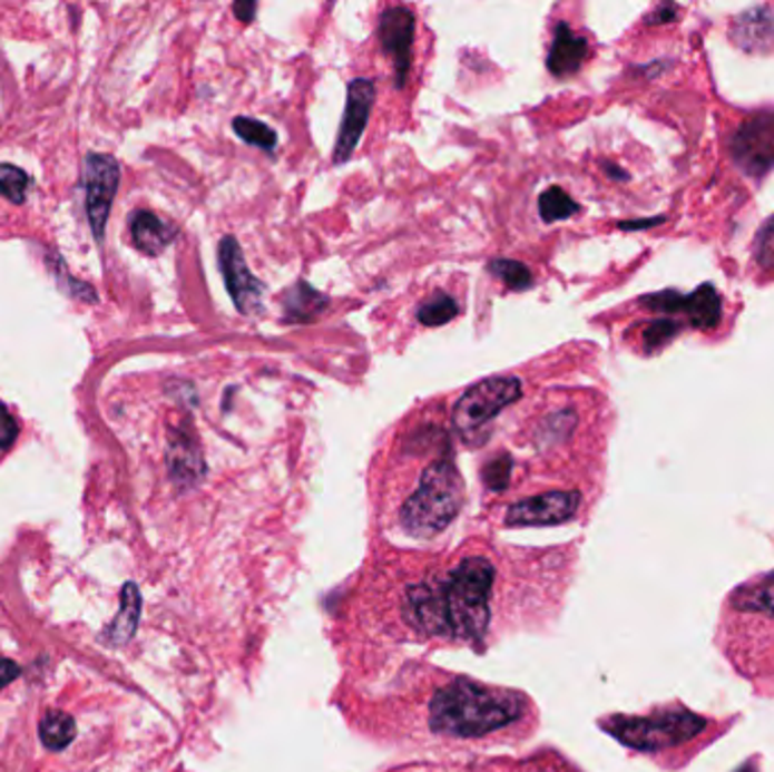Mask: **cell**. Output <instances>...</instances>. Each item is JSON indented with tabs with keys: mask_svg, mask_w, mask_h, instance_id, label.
<instances>
[{
	"mask_svg": "<svg viewBox=\"0 0 774 772\" xmlns=\"http://www.w3.org/2000/svg\"><path fill=\"white\" fill-rule=\"evenodd\" d=\"M494 567L484 557H467L440 578L405 594V620L427 637L480 642L489 623Z\"/></svg>",
	"mask_w": 774,
	"mask_h": 772,
	"instance_id": "6da1fadb",
	"label": "cell"
},
{
	"mask_svg": "<svg viewBox=\"0 0 774 772\" xmlns=\"http://www.w3.org/2000/svg\"><path fill=\"white\" fill-rule=\"evenodd\" d=\"M519 693L484 686L471 680H453L431 702V727L444 736H482L512 725L523 714Z\"/></svg>",
	"mask_w": 774,
	"mask_h": 772,
	"instance_id": "7a4b0ae2",
	"label": "cell"
},
{
	"mask_svg": "<svg viewBox=\"0 0 774 772\" xmlns=\"http://www.w3.org/2000/svg\"><path fill=\"white\" fill-rule=\"evenodd\" d=\"M464 485L451 458L431 462L401 508V526L412 537H433L458 517Z\"/></svg>",
	"mask_w": 774,
	"mask_h": 772,
	"instance_id": "3957f363",
	"label": "cell"
},
{
	"mask_svg": "<svg viewBox=\"0 0 774 772\" xmlns=\"http://www.w3.org/2000/svg\"><path fill=\"white\" fill-rule=\"evenodd\" d=\"M523 385L515 377H491L471 385L453 408V427L462 442L478 447L489 438V424L519 401Z\"/></svg>",
	"mask_w": 774,
	"mask_h": 772,
	"instance_id": "277c9868",
	"label": "cell"
},
{
	"mask_svg": "<svg viewBox=\"0 0 774 772\" xmlns=\"http://www.w3.org/2000/svg\"><path fill=\"white\" fill-rule=\"evenodd\" d=\"M602 727L616 736L623 745L641 752H657L666 747H677L707 727L693 712H664L648 719H611Z\"/></svg>",
	"mask_w": 774,
	"mask_h": 772,
	"instance_id": "5b68a950",
	"label": "cell"
},
{
	"mask_svg": "<svg viewBox=\"0 0 774 772\" xmlns=\"http://www.w3.org/2000/svg\"><path fill=\"white\" fill-rule=\"evenodd\" d=\"M732 155L749 177L774 168V111H758L736 129Z\"/></svg>",
	"mask_w": 774,
	"mask_h": 772,
	"instance_id": "8992f818",
	"label": "cell"
},
{
	"mask_svg": "<svg viewBox=\"0 0 774 772\" xmlns=\"http://www.w3.org/2000/svg\"><path fill=\"white\" fill-rule=\"evenodd\" d=\"M120 182V166L111 155L91 153L85 164V188H87V216L96 241L105 238L111 202Z\"/></svg>",
	"mask_w": 774,
	"mask_h": 772,
	"instance_id": "52a82bcc",
	"label": "cell"
},
{
	"mask_svg": "<svg viewBox=\"0 0 774 772\" xmlns=\"http://www.w3.org/2000/svg\"><path fill=\"white\" fill-rule=\"evenodd\" d=\"M218 258H221V270L225 276V284L229 291V297L234 300L236 309L243 315H258L263 313V295L265 286L261 284V278L252 274L247 267V261L243 256V250L234 236H225L218 245Z\"/></svg>",
	"mask_w": 774,
	"mask_h": 772,
	"instance_id": "ba28073f",
	"label": "cell"
},
{
	"mask_svg": "<svg viewBox=\"0 0 774 772\" xmlns=\"http://www.w3.org/2000/svg\"><path fill=\"white\" fill-rule=\"evenodd\" d=\"M374 100H376L374 82L361 78V80H354V82L349 85L344 116H342L340 134H337L335 150H333V162L335 164H344L351 155H354L359 140L363 138L365 125L370 120Z\"/></svg>",
	"mask_w": 774,
	"mask_h": 772,
	"instance_id": "9c48e42d",
	"label": "cell"
},
{
	"mask_svg": "<svg viewBox=\"0 0 774 772\" xmlns=\"http://www.w3.org/2000/svg\"><path fill=\"white\" fill-rule=\"evenodd\" d=\"M580 508L578 491H548L510 506L508 526H557L576 517Z\"/></svg>",
	"mask_w": 774,
	"mask_h": 772,
	"instance_id": "30bf717a",
	"label": "cell"
},
{
	"mask_svg": "<svg viewBox=\"0 0 774 772\" xmlns=\"http://www.w3.org/2000/svg\"><path fill=\"white\" fill-rule=\"evenodd\" d=\"M381 43L385 55H390L396 70V87L401 89L408 80L412 66V43H414V17L405 8H390L381 17L379 26Z\"/></svg>",
	"mask_w": 774,
	"mask_h": 772,
	"instance_id": "8fae6325",
	"label": "cell"
},
{
	"mask_svg": "<svg viewBox=\"0 0 774 772\" xmlns=\"http://www.w3.org/2000/svg\"><path fill=\"white\" fill-rule=\"evenodd\" d=\"M589 52V43L585 37L576 35L567 23L555 28V39L548 52V70L555 78H569L578 74Z\"/></svg>",
	"mask_w": 774,
	"mask_h": 772,
	"instance_id": "7c38bea8",
	"label": "cell"
},
{
	"mask_svg": "<svg viewBox=\"0 0 774 772\" xmlns=\"http://www.w3.org/2000/svg\"><path fill=\"white\" fill-rule=\"evenodd\" d=\"M734 41L749 52H765L774 48V12L770 8H754L741 14L732 28Z\"/></svg>",
	"mask_w": 774,
	"mask_h": 772,
	"instance_id": "4fadbf2b",
	"label": "cell"
},
{
	"mask_svg": "<svg viewBox=\"0 0 774 772\" xmlns=\"http://www.w3.org/2000/svg\"><path fill=\"white\" fill-rule=\"evenodd\" d=\"M168 467H170L173 480L182 487H190L202 480L204 460L193 436L184 431H173L170 449H168Z\"/></svg>",
	"mask_w": 774,
	"mask_h": 772,
	"instance_id": "5bb4252c",
	"label": "cell"
},
{
	"mask_svg": "<svg viewBox=\"0 0 774 772\" xmlns=\"http://www.w3.org/2000/svg\"><path fill=\"white\" fill-rule=\"evenodd\" d=\"M129 234L136 250L157 256L175 241L177 227L164 223L159 216L150 214V211H136L129 223Z\"/></svg>",
	"mask_w": 774,
	"mask_h": 772,
	"instance_id": "9a60e30c",
	"label": "cell"
},
{
	"mask_svg": "<svg viewBox=\"0 0 774 772\" xmlns=\"http://www.w3.org/2000/svg\"><path fill=\"white\" fill-rule=\"evenodd\" d=\"M329 297L315 291L306 281H297L293 289L284 295L286 306V320L291 322H313L320 317V313L326 309Z\"/></svg>",
	"mask_w": 774,
	"mask_h": 772,
	"instance_id": "2e32d148",
	"label": "cell"
},
{
	"mask_svg": "<svg viewBox=\"0 0 774 772\" xmlns=\"http://www.w3.org/2000/svg\"><path fill=\"white\" fill-rule=\"evenodd\" d=\"M682 311L688 315L693 329H714L721 322V297L712 284L699 286L693 295L684 297Z\"/></svg>",
	"mask_w": 774,
	"mask_h": 772,
	"instance_id": "e0dca14e",
	"label": "cell"
},
{
	"mask_svg": "<svg viewBox=\"0 0 774 772\" xmlns=\"http://www.w3.org/2000/svg\"><path fill=\"white\" fill-rule=\"evenodd\" d=\"M138 614H140V596L134 583L123 587L120 594V612L114 618V623L109 625V629L105 632V639L114 646L127 644L131 639V635L136 632V623H138Z\"/></svg>",
	"mask_w": 774,
	"mask_h": 772,
	"instance_id": "ac0fdd59",
	"label": "cell"
},
{
	"mask_svg": "<svg viewBox=\"0 0 774 772\" xmlns=\"http://www.w3.org/2000/svg\"><path fill=\"white\" fill-rule=\"evenodd\" d=\"M39 736L41 743L52 750L61 752L76 739V719L68 716L66 712H46V716L39 723Z\"/></svg>",
	"mask_w": 774,
	"mask_h": 772,
	"instance_id": "d6986e66",
	"label": "cell"
},
{
	"mask_svg": "<svg viewBox=\"0 0 774 772\" xmlns=\"http://www.w3.org/2000/svg\"><path fill=\"white\" fill-rule=\"evenodd\" d=\"M580 211L578 202L559 186H550L539 195V216L543 223H559L576 216Z\"/></svg>",
	"mask_w": 774,
	"mask_h": 772,
	"instance_id": "ffe728a7",
	"label": "cell"
},
{
	"mask_svg": "<svg viewBox=\"0 0 774 772\" xmlns=\"http://www.w3.org/2000/svg\"><path fill=\"white\" fill-rule=\"evenodd\" d=\"M234 131H236L243 140H247L249 146L261 148V150H265V153H272V150L276 148V140H278L276 131H274L272 127H267L265 123L256 120V118H247V116L234 118Z\"/></svg>",
	"mask_w": 774,
	"mask_h": 772,
	"instance_id": "44dd1931",
	"label": "cell"
},
{
	"mask_svg": "<svg viewBox=\"0 0 774 772\" xmlns=\"http://www.w3.org/2000/svg\"><path fill=\"white\" fill-rule=\"evenodd\" d=\"M489 272L501 278L510 291H528L532 286V272L521 261L497 258L489 263Z\"/></svg>",
	"mask_w": 774,
	"mask_h": 772,
	"instance_id": "7402d4cb",
	"label": "cell"
},
{
	"mask_svg": "<svg viewBox=\"0 0 774 772\" xmlns=\"http://www.w3.org/2000/svg\"><path fill=\"white\" fill-rule=\"evenodd\" d=\"M460 309L455 304L453 297L438 293L435 297H431L429 302H424L417 311V320L424 326H442L447 322H451L453 317H458Z\"/></svg>",
	"mask_w": 774,
	"mask_h": 772,
	"instance_id": "603a6c76",
	"label": "cell"
},
{
	"mask_svg": "<svg viewBox=\"0 0 774 772\" xmlns=\"http://www.w3.org/2000/svg\"><path fill=\"white\" fill-rule=\"evenodd\" d=\"M28 190H30V177L26 170L10 164H0V195H6L14 204H21L26 202Z\"/></svg>",
	"mask_w": 774,
	"mask_h": 772,
	"instance_id": "cb8c5ba5",
	"label": "cell"
},
{
	"mask_svg": "<svg viewBox=\"0 0 774 772\" xmlns=\"http://www.w3.org/2000/svg\"><path fill=\"white\" fill-rule=\"evenodd\" d=\"M679 326L673 320H657L644 329V344L648 351H657L677 335Z\"/></svg>",
	"mask_w": 774,
	"mask_h": 772,
	"instance_id": "d4e9b609",
	"label": "cell"
},
{
	"mask_svg": "<svg viewBox=\"0 0 774 772\" xmlns=\"http://www.w3.org/2000/svg\"><path fill=\"white\" fill-rule=\"evenodd\" d=\"M510 473H512V458L503 453L501 458L491 460L484 467V482L489 485L491 491H503L510 485Z\"/></svg>",
	"mask_w": 774,
	"mask_h": 772,
	"instance_id": "484cf974",
	"label": "cell"
},
{
	"mask_svg": "<svg viewBox=\"0 0 774 772\" xmlns=\"http://www.w3.org/2000/svg\"><path fill=\"white\" fill-rule=\"evenodd\" d=\"M756 261L763 267H774V216L761 227L756 236Z\"/></svg>",
	"mask_w": 774,
	"mask_h": 772,
	"instance_id": "4316f807",
	"label": "cell"
},
{
	"mask_svg": "<svg viewBox=\"0 0 774 772\" xmlns=\"http://www.w3.org/2000/svg\"><path fill=\"white\" fill-rule=\"evenodd\" d=\"M19 436V424L10 410L0 403V449H10Z\"/></svg>",
	"mask_w": 774,
	"mask_h": 772,
	"instance_id": "83f0119b",
	"label": "cell"
},
{
	"mask_svg": "<svg viewBox=\"0 0 774 772\" xmlns=\"http://www.w3.org/2000/svg\"><path fill=\"white\" fill-rule=\"evenodd\" d=\"M743 605L747 609H767L774 614V585L772 587H761L756 592H749L743 598Z\"/></svg>",
	"mask_w": 774,
	"mask_h": 772,
	"instance_id": "f1b7e54d",
	"label": "cell"
},
{
	"mask_svg": "<svg viewBox=\"0 0 774 772\" xmlns=\"http://www.w3.org/2000/svg\"><path fill=\"white\" fill-rule=\"evenodd\" d=\"M19 675H21V668H19L17 662L0 657V691H3L6 686H10Z\"/></svg>",
	"mask_w": 774,
	"mask_h": 772,
	"instance_id": "f546056e",
	"label": "cell"
},
{
	"mask_svg": "<svg viewBox=\"0 0 774 772\" xmlns=\"http://www.w3.org/2000/svg\"><path fill=\"white\" fill-rule=\"evenodd\" d=\"M256 10H258V6L252 3V0H249V3H234V14H236L238 21H243V23H252Z\"/></svg>",
	"mask_w": 774,
	"mask_h": 772,
	"instance_id": "4dcf8cb0",
	"label": "cell"
},
{
	"mask_svg": "<svg viewBox=\"0 0 774 772\" xmlns=\"http://www.w3.org/2000/svg\"><path fill=\"white\" fill-rule=\"evenodd\" d=\"M657 223H664V218L657 221H641V223H620V229H641V227H653Z\"/></svg>",
	"mask_w": 774,
	"mask_h": 772,
	"instance_id": "1f68e13d",
	"label": "cell"
},
{
	"mask_svg": "<svg viewBox=\"0 0 774 772\" xmlns=\"http://www.w3.org/2000/svg\"><path fill=\"white\" fill-rule=\"evenodd\" d=\"M673 14H675L673 8H664L659 14H653V17L648 19V23H664V21H670Z\"/></svg>",
	"mask_w": 774,
	"mask_h": 772,
	"instance_id": "d6a6232c",
	"label": "cell"
},
{
	"mask_svg": "<svg viewBox=\"0 0 774 772\" xmlns=\"http://www.w3.org/2000/svg\"><path fill=\"white\" fill-rule=\"evenodd\" d=\"M741 772H754V770H752V768H745V770H741Z\"/></svg>",
	"mask_w": 774,
	"mask_h": 772,
	"instance_id": "836d02e7",
	"label": "cell"
}]
</instances>
